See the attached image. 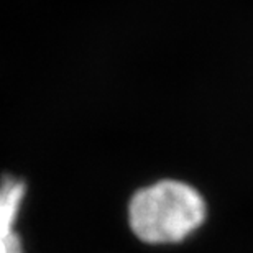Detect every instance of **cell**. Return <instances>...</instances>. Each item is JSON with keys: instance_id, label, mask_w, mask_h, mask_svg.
I'll return each mask as SVG.
<instances>
[{"instance_id": "6da1fadb", "label": "cell", "mask_w": 253, "mask_h": 253, "mask_svg": "<svg viewBox=\"0 0 253 253\" xmlns=\"http://www.w3.org/2000/svg\"><path fill=\"white\" fill-rule=\"evenodd\" d=\"M133 234L146 244H176L206 219V202L192 186L165 179L135 192L128 206Z\"/></svg>"}, {"instance_id": "7a4b0ae2", "label": "cell", "mask_w": 253, "mask_h": 253, "mask_svg": "<svg viewBox=\"0 0 253 253\" xmlns=\"http://www.w3.org/2000/svg\"><path fill=\"white\" fill-rule=\"evenodd\" d=\"M27 186L22 179L5 176L0 184V253H23L22 240L13 230Z\"/></svg>"}]
</instances>
